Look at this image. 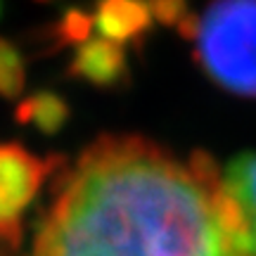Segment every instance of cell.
<instances>
[{"label": "cell", "instance_id": "6da1fadb", "mask_svg": "<svg viewBox=\"0 0 256 256\" xmlns=\"http://www.w3.org/2000/svg\"><path fill=\"white\" fill-rule=\"evenodd\" d=\"M55 194L34 256H226L209 192L145 138L95 140Z\"/></svg>", "mask_w": 256, "mask_h": 256}, {"label": "cell", "instance_id": "7a4b0ae2", "mask_svg": "<svg viewBox=\"0 0 256 256\" xmlns=\"http://www.w3.org/2000/svg\"><path fill=\"white\" fill-rule=\"evenodd\" d=\"M194 40L197 62L211 81L256 100V0H211Z\"/></svg>", "mask_w": 256, "mask_h": 256}, {"label": "cell", "instance_id": "3957f363", "mask_svg": "<svg viewBox=\"0 0 256 256\" xmlns=\"http://www.w3.org/2000/svg\"><path fill=\"white\" fill-rule=\"evenodd\" d=\"M46 178V162L22 145H0V228L17 226Z\"/></svg>", "mask_w": 256, "mask_h": 256}, {"label": "cell", "instance_id": "277c9868", "mask_svg": "<svg viewBox=\"0 0 256 256\" xmlns=\"http://www.w3.org/2000/svg\"><path fill=\"white\" fill-rule=\"evenodd\" d=\"M69 76L95 88H121L128 83V66L124 46L107 38H88L76 48L69 64Z\"/></svg>", "mask_w": 256, "mask_h": 256}, {"label": "cell", "instance_id": "5b68a950", "mask_svg": "<svg viewBox=\"0 0 256 256\" xmlns=\"http://www.w3.org/2000/svg\"><path fill=\"white\" fill-rule=\"evenodd\" d=\"M150 26L152 12L147 0H100L92 14V28H98L102 38L119 46L126 40L140 43Z\"/></svg>", "mask_w": 256, "mask_h": 256}, {"label": "cell", "instance_id": "8992f818", "mask_svg": "<svg viewBox=\"0 0 256 256\" xmlns=\"http://www.w3.org/2000/svg\"><path fill=\"white\" fill-rule=\"evenodd\" d=\"M19 124L36 126L43 136H55L69 121V104L62 95L52 90H40L24 100L14 112Z\"/></svg>", "mask_w": 256, "mask_h": 256}, {"label": "cell", "instance_id": "52a82bcc", "mask_svg": "<svg viewBox=\"0 0 256 256\" xmlns=\"http://www.w3.org/2000/svg\"><path fill=\"white\" fill-rule=\"evenodd\" d=\"M223 188L242 204L256 238V152L238 154L226 166Z\"/></svg>", "mask_w": 256, "mask_h": 256}, {"label": "cell", "instance_id": "ba28073f", "mask_svg": "<svg viewBox=\"0 0 256 256\" xmlns=\"http://www.w3.org/2000/svg\"><path fill=\"white\" fill-rule=\"evenodd\" d=\"M24 83H26L24 60L17 52V48L0 38V95L14 100L22 95Z\"/></svg>", "mask_w": 256, "mask_h": 256}, {"label": "cell", "instance_id": "9c48e42d", "mask_svg": "<svg viewBox=\"0 0 256 256\" xmlns=\"http://www.w3.org/2000/svg\"><path fill=\"white\" fill-rule=\"evenodd\" d=\"M188 171H190L192 178H194L206 192L216 190V188L223 183V180H220L218 162H216L206 150H192L190 159H188Z\"/></svg>", "mask_w": 256, "mask_h": 256}, {"label": "cell", "instance_id": "30bf717a", "mask_svg": "<svg viewBox=\"0 0 256 256\" xmlns=\"http://www.w3.org/2000/svg\"><path fill=\"white\" fill-rule=\"evenodd\" d=\"M90 31H92V17L81 12V10H69L64 14V19L60 22V26H55L60 43H76V46L86 43L90 38Z\"/></svg>", "mask_w": 256, "mask_h": 256}, {"label": "cell", "instance_id": "8fae6325", "mask_svg": "<svg viewBox=\"0 0 256 256\" xmlns=\"http://www.w3.org/2000/svg\"><path fill=\"white\" fill-rule=\"evenodd\" d=\"M147 5H150L152 17L168 26H178V22L188 14L185 0H147Z\"/></svg>", "mask_w": 256, "mask_h": 256}]
</instances>
